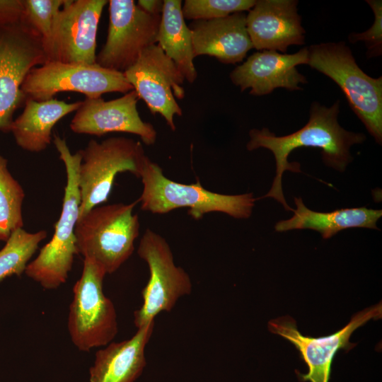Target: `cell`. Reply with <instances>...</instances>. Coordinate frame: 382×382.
<instances>
[{
  "label": "cell",
  "mask_w": 382,
  "mask_h": 382,
  "mask_svg": "<svg viewBox=\"0 0 382 382\" xmlns=\"http://www.w3.org/2000/svg\"><path fill=\"white\" fill-rule=\"evenodd\" d=\"M138 200L97 206L78 219L75 228L79 254L100 265L106 274L116 272L132 255L139 234Z\"/></svg>",
  "instance_id": "4"
},
{
  "label": "cell",
  "mask_w": 382,
  "mask_h": 382,
  "mask_svg": "<svg viewBox=\"0 0 382 382\" xmlns=\"http://www.w3.org/2000/svg\"><path fill=\"white\" fill-rule=\"evenodd\" d=\"M308 60V47L290 54L262 50L237 66L231 72L230 79L241 91L250 88V94L257 96L267 95L277 88L300 90L299 83H306L307 79L296 66L307 64Z\"/></svg>",
  "instance_id": "16"
},
{
  "label": "cell",
  "mask_w": 382,
  "mask_h": 382,
  "mask_svg": "<svg viewBox=\"0 0 382 382\" xmlns=\"http://www.w3.org/2000/svg\"><path fill=\"white\" fill-rule=\"evenodd\" d=\"M46 231L30 233L23 228L14 231L0 250V282L11 275L21 276L35 253Z\"/></svg>",
  "instance_id": "23"
},
{
  "label": "cell",
  "mask_w": 382,
  "mask_h": 382,
  "mask_svg": "<svg viewBox=\"0 0 382 382\" xmlns=\"http://www.w3.org/2000/svg\"><path fill=\"white\" fill-rule=\"evenodd\" d=\"M137 254L149 270V281L141 291L142 305L134 312V324L139 328L160 313L170 311L178 299L191 294L192 283L188 273L175 265L168 243L154 231H145Z\"/></svg>",
  "instance_id": "8"
},
{
  "label": "cell",
  "mask_w": 382,
  "mask_h": 382,
  "mask_svg": "<svg viewBox=\"0 0 382 382\" xmlns=\"http://www.w3.org/2000/svg\"><path fill=\"white\" fill-rule=\"evenodd\" d=\"M375 16V20L371 28L365 32L351 33L349 41L355 43L358 41L364 42L368 58L378 57L382 53V1L381 0H367Z\"/></svg>",
  "instance_id": "27"
},
{
  "label": "cell",
  "mask_w": 382,
  "mask_h": 382,
  "mask_svg": "<svg viewBox=\"0 0 382 382\" xmlns=\"http://www.w3.org/2000/svg\"><path fill=\"white\" fill-rule=\"evenodd\" d=\"M68 0H22L23 21L42 38L49 42L54 20Z\"/></svg>",
  "instance_id": "25"
},
{
  "label": "cell",
  "mask_w": 382,
  "mask_h": 382,
  "mask_svg": "<svg viewBox=\"0 0 382 382\" xmlns=\"http://www.w3.org/2000/svg\"><path fill=\"white\" fill-rule=\"evenodd\" d=\"M381 303L357 313L342 329L332 335L319 337L303 335L296 321L290 316H281L268 322V330L292 343L306 364L308 371L300 374L301 380L310 382H328L331 364L341 349L349 351L356 346L349 338L353 332L369 320L381 318Z\"/></svg>",
  "instance_id": "13"
},
{
  "label": "cell",
  "mask_w": 382,
  "mask_h": 382,
  "mask_svg": "<svg viewBox=\"0 0 382 382\" xmlns=\"http://www.w3.org/2000/svg\"><path fill=\"white\" fill-rule=\"evenodd\" d=\"M21 90L26 98L44 101L64 91L77 92L88 98H95L110 92L125 94L134 88L124 73L105 69L96 63L47 61L29 71Z\"/></svg>",
  "instance_id": "10"
},
{
  "label": "cell",
  "mask_w": 382,
  "mask_h": 382,
  "mask_svg": "<svg viewBox=\"0 0 382 382\" xmlns=\"http://www.w3.org/2000/svg\"><path fill=\"white\" fill-rule=\"evenodd\" d=\"M105 45L96 63L124 73L148 47L156 44L161 15L144 11L133 0H110Z\"/></svg>",
  "instance_id": "11"
},
{
  "label": "cell",
  "mask_w": 382,
  "mask_h": 382,
  "mask_svg": "<svg viewBox=\"0 0 382 382\" xmlns=\"http://www.w3.org/2000/svg\"><path fill=\"white\" fill-rule=\"evenodd\" d=\"M139 98L134 90L120 98L104 100L101 97L81 101L70 123L76 134L98 137L111 132L136 134L147 146L155 144L157 132L149 122L141 120L137 104Z\"/></svg>",
  "instance_id": "15"
},
{
  "label": "cell",
  "mask_w": 382,
  "mask_h": 382,
  "mask_svg": "<svg viewBox=\"0 0 382 382\" xmlns=\"http://www.w3.org/2000/svg\"><path fill=\"white\" fill-rule=\"evenodd\" d=\"M340 100L330 108L313 102L311 105L307 124L298 131L288 135L277 137L267 128L252 129L247 149L253 151L265 148L274 154L276 161V175L272 187L262 197H272L283 205L286 210L293 211L286 203L282 190V179L285 170L300 173V164L290 163L288 157L297 148L314 147L321 150L324 163L343 172L352 161L349 149L356 144L362 143L366 136L362 133L349 132L337 122Z\"/></svg>",
  "instance_id": "1"
},
{
  "label": "cell",
  "mask_w": 382,
  "mask_h": 382,
  "mask_svg": "<svg viewBox=\"0 0 382 382\" xmlns=\"http://www.w3.org/2000/svg\"><path fill=\"white\" fill-rule=\"evenodd\" d=\"M53 142L66 174L62 212L52 238L25 270L28 277L45 289H57L66 282L74 256L79 254L75 228L81 204L78 172L81 157L79 152L71 153L64 139L55 135Z\"/></svg>",
  "instance_id": "2"
},
{
  "label": "cell",
  "mask_w": 382,
  "mask_h": 382,
  "mask_svg": "<svg viewBox=\"0 0 382 382\" xmlns=\"http://www.w3.org/2000/svg\"><path fill=\"white\" fill-rule=\"evenodd\" d=\"M106 0H68L59 11L44 47L47 61L93 64L96 36Z\"/></svg>",
  "instance_id": "14"
},
{
  "label": "cell",
  "mask_w": 382,
  "mask_h": 382,
  "mask_svg": "<svg viewBox=\"0 0 382 382\" xmlns=\"http://www.w3.org/2000/svg\"><path fill=\"white\" fill-rule=\"evenodd\" d=\"M296 0H259L246 15L253 47L286 52L290 45L305 42V30Z\"/></svg>",
  "instance_id": "17"
},
{
  "label": "cell",
  "mask_w": 382,
  "mask_h": 382,
  "mask_svg": "<svg viewBox=\"0 0 382 382\" xmlns=\"http://www.w3.org/2000/svg\"><path fill=\"white\" fill-rule=\"evenodd\" d=\"M144 11L151 15H161L163 1L139 0L137 4Z\"/></svg>",
  "instance_id": "29"
},
{
  "label": "cell",
  "mask_w": 382,
  "mask_h": 382,
  "mask_svg": "<svg viewBox=\"0 0 382 382\" xmlns=\"http://www.w3.org/2000/svg\"><path fill=\"white\" fill-rule=\"evenodd\" d=\"M154 320L137 328L129 339L110 342L96 353L90 382H134L146 361L145 347L152 336Z\"/></svg>",
  "instance_id": "19"
},
{
  "label": "cell",
  "mask_w": 382,
  "mask_h": 382,
  "mask_svg": "<svg viewBox=\"0 0 382 382\" xmlns=\"http://www.w3.org/2000/svg\"><path fill=\"white\" fill-rule=\"evenodd\" d=\"M47 61L42 38L23 19L0 24V131L11 132L13 115L26 100L23 82Z\"/></svg>",
  "instance_id": "9"
},
{
  "label": "cell",
  "mask_w": 382,
  "mask_h": 382,
  "mask_svg": "<svg viewBox=\"0 0 382 382\" xmlns=\"http://www.w3.org/2000/svg\"><path fill=\"white\" fill-rule=\"evenodd\" d=\"M308 64L335 82L353 112L375 141L382 142V77L367 75L344 42H322L308 47Z\"/></svg>",
  "instance_id": "5"
},
{
  "label": "cell",
  "mask_w": 382,
  "mask_h": 382,
  "mask_svg": "<svg viewBox=\"0 0 382 382\" xmlns=\"http://www.w3.org/2000/svg\"><path fill=\"white\" fill-rule=\"evenodd\" d=\"M23 19L22 0H0V24Z\"/></svg>",
  "instance_id": "28"
},
{
  "label": "cell",
  "mask_w": 382,
  "mask_h": 382,
  "mask_svg": "<svg viewBox=\"0 0 382 382\" xmlns=\"http://www.w3.org/2000/svg\"><path fill=\"white\" fill-rule=\"evenodd\" d=\"M81 101L66 103L52 98L36 101L26 98L22 113L13 121L11 127L18 146L29 152H40L52 141L54 126L66 115L76 111Z\"/></svg>",
  "instance_id": "20"
},
{
  "label": "cell",
  "mask_w": 382,
  "mask_h": 382,
  "mask_svg": "<svg viewBox=\"0 0 382 382\" xmlns=\"http://www.w3.org/2000/svg\"><path fill=\"white\" fill-rule=\"evenodd\" d=\"M255 3V0H185L182 11L185 19L209 20L250 11Z\"/></svg>",
  "instance_id": "26"
},
{
  "label": "cell",
  "mask_w": 382,
  "mask_h": 382,
  "mask_svg": "<svg viewBox=\"0 0 382 382\" xmlns=\"http://www.w3.org/2000/svg\"><path fill=\"white\" fill-rule=\"evenodd\" d=\"M143 184L137 199L141 209L164 214L179 208H187L188 214L199 220L211 212H222L235 219H248L256 199L253 193L224 195L205 189L198 180L183 184L165 176L161 167L149 159L141 173Z\"/></svg>",
  "instance_id": "3"
},
{
  "label": "cell",
  "mask_w": 382,
  "mask_h": 382,
  "mask_svg": "<svg viewBox=\"0 0 382 382\" xmlns=\"http://www.w3.org/2000/svg\"><path fill=\"white\" fill-rule=\"evenodd\" d=\"M25 193L8 169V161L0 154V241L23 228L22 204Z\"/></svg>",
  "instance_id": "24"
},
{
  "label": "cell",
  "mask_w": 382,
  "mask_h": 382,
  "mask_svg": "<svg viewBox=\"0 0 382 382\" xmlns=\"http://www.w3.org/2000/svg\"><path fill=\"white\" fill-rule=\"evenodd\" d=\"M157 45L176 65L185 80L192 83L197 78L195 67L192 33L185 21L182 1L163 0Z\"/></svg>",
  "instance_id": "22"
},
{
  "label": "cell",
  "mask_w": 382,
  "mask_h": 382,
  "mask_svg": "<svg viewBox=\"0 0 382 382\" xmlns=\"http://www.w3.org/2000/svg\"><path fill=\"white\" fill-rule=\"evenodd\" d=\"M195 57H214L224 64L243 61L253 45L246 28V14L234 13L226 17L193 21L189 26Z\"/></svg>",
  "instance_id": "18"
},
{
  "label": "cell",
  "mask_w": 382,
  "mask_h": 382,
  "mask_svg": "<svg viewBox=\"0 0 382 382\" xmlns=\"http://www.w3.org/2000/svg\"><path fill=\"white\" fill-rule=\"evenodd\" d=\"M294 199L296 209L293 210V216L277 222L274 226L276 231L311 229L319 232L324 239H328L349 228L380 230L376 226V222L382 216L381 209L363 207L320 212L308 209L301 197Z\"/></svg>",
  "instance_id": "21"
},
{
  "label": "cell",
  "mask_w": 382,
  "mask_h": 382,
  "mask_svg": "<svg viewBox=\"0 0 382 382\" xmlns=\"http://www.w3.org/2000/svg\"><path fill=\"white\" fill-rule=\"evenodd\" d=\"M78 152L81 157L78 172L79 219L108 200L117 174L129 172L140 178L149 159L140 141L125 137H110L101 142L91 139Z\"/></svg>",
  "instance_id": "6"
},
{
  "label": "cell",
  "mask_w": 382,
  "mask_h": 382,
  "mask_svg": "<svg viewBox=\"0 0 382 382\" xmlns=\"http://www.w3.org/2000/svg\"><path fill=\"white\" fill-rule=\"evenodd\" d=\"M106 274L96 262L84 258L82 274L74 285L68 330L71 342L80 351L106 346L117 334L116 310L103 290Z\"/></svg>",
  "instance_id": "7"
},
{
  "label": "cell",
  "mask_w": 382,
  "mask_h": 382,
  "mask_svg": "<svg viewBox=\"0 0 382 382\" xmlns=\"http://www.w3.org/2000/svg\"><path fill=\"white\" fill-rule=\"evenodd\" d=\"M124 74L151 113L160 114L175 131L174 117L183 115L175 98L185 97V79L160 46L155 44L146 48Z\"/></svg>",
  "instance_id": "12"
}]
</instances>
